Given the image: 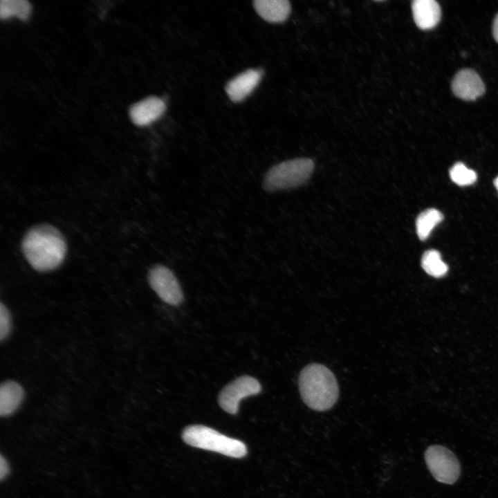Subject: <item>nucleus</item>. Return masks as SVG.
<instances>
[{"instance_id":"obj_1","label":"nucleus","mask_w":498,"mask_h":498,"mask_svg":"<svg viewBox=\"0 0 498 498\" xmlns=\"http://www.w3.org/2000/svg\"><path fill=\"white\" fill-rule=\"evenodd\" d=\"M22 252L36 270L48 272L64 261L67 246L62 234L54 226L42 223L30 228L21 242Z\"/></svg>"},{"instance_id":"obj_2","label":"nucleus","mask_w":498,"mask_h":498,"mask_svg":"<svg viewBox=\"0 0 498 498\" xmlns=\"http://www.w3.org/2000/svg\"><path fill=\"white\" fill-rule=\"evenodd\" d=\"M300 395L305 404L315 411L331 408L338 398L335 376L325 366L313 363L305 367L299 376Z\"/></svg>"},{"instance_id":"obj_3","label":"nucleus","mask_w":498,"mask_h":498,"mask_svg":"<svg viewBox=\"0 0 498 498\" xmlns=\"http://www.w3.org/2000/svg\"><path fill=\"white\" fill-rule=\"evenodd\" d=\"M182 439L190 446L233 458H241L247 454L246 445L242 441L202 425L186 427L182 432Z\"/></svg>"},{"instance_id":"obj_4","label":"nucleus","mask_w":498,"mask_h":498,"mask_svg":"<svg viewBox=\"0 0 498 498\" xmlns=\"http://www.w3.org/2000/svg\"><path fill=\"white\" fill-rule=\"evenodd\" d=\"M313 168V160L306 158L282 162L267 172L263 187L268 192H275L299 186L309 178Z\"/></svg>"},{"instance_id":"obj_5","label":"nucleus","mask_w":498,"mask_h":498,"mask_svg":"<svg viewBox=\"0 0 498 498\" xmlns=\"http://www.w3.org/2000/svg\"><path fill=\"white\" fill-rule=\"evenodd\" d=\"M425 460L430 473L437 481L452 484L459 479L461 472L459 462L448 448L439 445H431L425 452Z\"/></svg>"},{"instance_id":"obj_6","label":"nucleus","mask_w":498,"mask_h":498,"mask_svg":"<svg viewBox=\"0 0 498 498\" xmlns=\"http://www.w3.org/2000/svg\"><path fill=\"white\" fill-rule=\"evenodd\" d=\"M151 288L165 302L176 306L181 303L183 294L180 284L173 272L163 265H156L148 273Z\"/></svg>"},{"instance_id":"obj_7","label":"nucleus","mask_w":498,"mask_h":498,"mask_svg":"<svg viewBox=\"0 0 498 498\" xmlns=\"http://www.w3.org/2000/svg\"><path fill=\"white\" fill-rule=\"evenodd\" d=\"M261 390V385L257 379L249 376H243L230 382L221 391L218 403L225 412L236 414L241 399L258 394Z\"/></svg>"},{"instance_id":"obj_8","label":"nucleus","mask_w":498,"mask_h":498,"mask_svg":"<svg viewBox=\"0 0 498 498\" xmlns=\"http://www.w3.org/2000/svg\"><path fill=\"white\" fill-rule=\"evenodd\" d=\"M454 95L464 100H474L485 92V86L480 76L474 70L459 71L452 82Z\"/></svg>"},{"instance_id":"obj_9","label":"nucleus","mask_w":498,"mask_h":498,"mask_svg":"<svg viewBox=\"0 0 498 498\" xmlns=\"http://www.w3.org/2000/svg\"><path fill=\"white\" fill-rule=\"evenodd\" d=\"M262 76V71L258 69H248L230 80L225 86L229 98L239 102L249 95L258 85Z\"/></svg>"},{"instance_id":"obj_10","label":"nucleus","mask_w":498,"mask_h":498,"mask_svg":"<svg viewBox=\"0 0 498 498\" xmlns=\"http://www.w3.org/2000/svg\"><path fill=\"white\" fill-rule=\"evenodd\" d=\"M165 111L164 101L150 96L133 104L129 109V116L134 124L145 126L158 119Z\"/></svg>"},{"instance_id":"obj_11","label":"nucleus","mask_w":498,"mask_h":498,"mask_svg":"<svg viewBox=\"0 0 498 498\" xmlns=\"http://www.w3.org/2000/svg\"><path fill=\"white\" fill-rule=\"evenodd\" d=\"M413 18L421 30H430L439 22L441 8L434 0H414L412 3Z\"/></svg>"},{"instance_id":"obj_12","label":"nucleus","mask_w":498,"mask_h":498,"mask_svg":"<svg viewBox=\"0 0 498 498\" xmlns=\"http://www.w3.org/2000/svg\"><path fill=\"white\" fill-rule=\"evenodd\" d=\"M24 397L23 387L14 380H7L0 387V415L6 417L14 414Z\"/></svg>"},{"instance_id":"obj_13","label":"nucleus","mask_w":498,"mask_h":498,"mask_svg":"<svg viewBox=\"0 0 498 498\" xmlns=\"http://www.w3.org/2000/svg\"><path fill=\"white\" fill-rule=\"evenodd\" d=\"M253 6L262 19L271 23L284 21L291 10L288 0H255Z\"/></svg>"},{"instance_id":"obj_14","label":"nucleus","mask_w":498,"mask_h":498,"mask_svg":"<svg viewBox=\"0 0 498 498\" xmlns=\"http://www.w3.org/2000/svg\"><path fill=\"white\" fill-rule=\"evenodd\" d=\"M443 219V214L438 210L430 208L422 212L416 221V232L421 240H425L434 228Z\"/></svg>"},{"instance_id":"obj_15","label":"nucleus","mask_w":498,"mask_h":498,"mask_svg":"<svg viewBox=\"0 0 498 498\" xmlns=\"http://www.w3.org/2000/svg\"><path fill=\"white\" fill-rule=\"evenodd\" d=\"M421 266L428 275L434 277L444 276L448 270L441 254L436 250H428L424 252L421 258Z\"/></svg>"},{"instance_id":"obj_16","label":"nucleus","mask_w":498,"mask_h":498,"mask_svg":"<svg viewBox=\"0 0 498 498\" xmlns=\"http://www.w3.org/2000/svg\"><path fill=\"white\" fill-rule=\"evenodd\" d=\"M31 11V6L26 0H1L0 17L7 19L16 16L21 19H26Z\"/></svg>"},{"instance_id":"obj_17","label":"nucleus","mask_w":498,"mask_h":498,"mask_svg":"<svg viewBox=\"0 0 498 498\" xmlns=\"http://www.w3.org/2000/svg\"><path fill=\"white\" fill-rule=\"evenodd\" d=\"M450 176L454 183L460 186L470 185L477 181L476 173L461 162L452 166L450 170Z\"/></svg>"},{"instance_id":"obj_18","label":"nucleus","mask_w":498,"mask_h":498,"mask_svg":"<svg viewBox=\"0 0 498 498\" xmlns=\"http://www.w3.org/2000/svg\"><path fill=\"white\" fill-rule=\"evenodd\" d=\"M12 328L11 316L7 307L0 305V340H5L10 333Z\"/></svg>"},{"instance_id":"obj_19","label":"nucleus","mask_w":498,"mask_h":498,"mask_svg":"<svg viewBox=\"0 0 498 498\" xmlns=\"http://www.w3.org/2000/svg\"><path fill=\"white\" fill-rule=\"evenodd\" d=\"M10 472V468L8 463L6 459L3 456V455H1L0 457V479L1 480H3L4 478L6 477V476Z\"/></svg>"},{"instance_id":"obj_20","label":"nucleus","mask_w":498,"mask_h":498,"mask_svg":"<svg viewBox=\"0 0 498 498\" xmlns=\"http://www.w3.org/2000/svg\"><path fill=\"white\" fill-rule=\"evenodd\" d=\"M492 35L495 41L498 43V13L495 17L492 24Z\"/></svg>"},{"instance_id":"obj_21","label":"nucleus","mask_w":498,"mask_h":498,"mask_svg":"<svg viewBox=\"0 0 498 498\" xmlns=\"http://www.w3.org/2000/svg\"><path fill=\"white\" fill-rule=\"evenodd\" d=\"M494 184H495V186L496 187V188H497V190H498V176L495 179V181H494Z\"/></svg>"}]
</instances>
